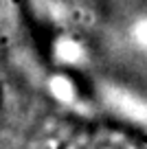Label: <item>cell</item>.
<instances>
[{
  "label": "cell",
  "mask_w": 147,
  "mask_h": 149,
  "mask_svg": "<svg viewBox=\"0 0 147 149\" xmlns=\"http://www.w3.org/2000/svg\"><path fill=\"white\" fill-rule=\"evenodd\" d=\"M53 57L60 66H79L86 61V48L70 35H60L53 42Z\"/></svg>",
  "instance_id": "obj_1"
},
{
  "label": "cell",
  "mask_w": 147,
  "mask_h": 149,
  "mask_svg": "<svg viewBox=\"0 0 147 149\" xmlns=\"http://www.w3.org/2000/svg\"><path fill=\"white\" fill-rule=\"evenodd\" d=\"M48 88H51L53 97H57L60 101H70L75 94V86L66 74H53L48 79Z\"/></svg>",
  "instance_id": "obj_2"
},
{
  "label": "cell",
  "mask_w": 147,
  "mask_h": 149,
  "mask_svg": "<svg viewBox=\"0 0 147 149\" xmlns=\"http://www.w3.org/2000/svg\"><path fill=\"white\" fill-rule=\"evenodd\" d=\"M132 35H134V42L138 46L147 48V20H138L136 26L132 29Z\"/></svg>",
  "instance_id": "obj_3"
}]
</instances>
